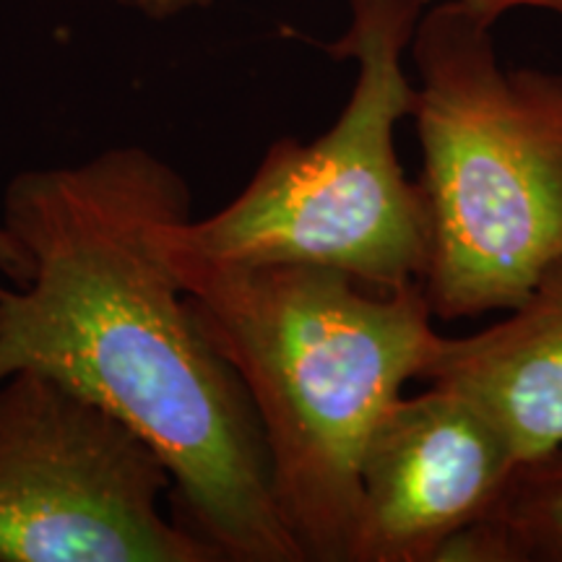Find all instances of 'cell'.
Masks as SVG:
<instances>
[{
  "label": "cell",
  "mask_w": 562,
  "mask_h": 562,
  "mask_svg": "<svg viewBox=\"0 0 562 562\" xmlns=\"http://www.w3.org/2000/svg\"><path fill=\"white\" fill-rule=\"evenodd\" d=\"M188 214L186 178L140 146L19 172L0 214L21 256L19 281H0V381L50 372L144 435L214 562H302L248 393L167 258Z\"/></svg>",
  "instance_id": "obj_1"
},
{
  "label": "cell",
  "mask_w": 562,
  "mask_h": 562,
  "mask_svg": "<svg viewBox=\"0 0 562 562\" xmlns=\"http://www.w3.org/2000/svg\"><path fill=\"white\" fill-rule=\"evenodd\" d=\"M167 258L248 393L302 562H349L372 427L425 378L442 339L425 290H372L318 266Z\"/></svg>",
  "instance_id": "obj_2"
},
{
  "label": "cell",
  "mask_w": 562,
  "mask_h": 562,
  "mask_svg": "<svg viewBox=\"0 0 562 562\" xmlns=\"http://www.w3.org/2000/svg\"><path fill=\"white\" fill-rule=\"evenodd\" d=\"M495 26L469 0H442L406 55L435 321L510 311L562 252V70L508 66Z\"/></svg>",
  "instance_id": "obj_3"
},
{
  "label": "cell",
  "mask_w": 562,
  "mask_h": 562,
  "mask_svg": "<svg viewBox=\"0 0 562 562\" xmlns=\"http://www.w3.org/2000/svg\"><path fill=\"white\" fill-rule=\"evenodd\" d=\"M430 0H347L349 24L328 47L355 83L328 131L273 140L220 211L167 229L175 256L235 266H318L372 290L422 284L427 214L398 159L396 131L414 102L412 34Z\"/></svg>",
  "instance_id": "obj_4"
},
{
  "label": "cell",
  "mask_w": 562,
  "mask_h": 562,
  "mask_svg": "<svg viewBox=\"0 0 562 562\" xmlns=\"http://www.w3.org/2000/svg\"><path fill=\"white\" fill-rule=\"evenodd\" d=\"M157 448L42 370L0 381V562H214Z\"/></svg>",
  "instance_id": "obj_5"
},
{
  "label": "cell",
  "mask_w": 562,
  "mask_h": 562,
  "mask_svg": "<svg viewBox=\"0 0 562 562\" xmlns=\"http://www.w3.org/2000/svg\"><path fill=\"white\" fill-rule=\"evenodd\" d=\"M518 461L467 393L442 383L402 393L364 446L349 562H438L492 508Z\"/></svg>",
  "instance_id": "obj_6"
},
{
  "label": "cell",
  "mask_w": 562,
  "mask_h": 562,
  "mask_svg": "<svg viewBox=\"0 0 562 562\" xmlns=\"http://www.w3.org/2000/svg\"><path fill=\"white\" fill-rule=\"evenodd\" d=\"M422 381L467 393L521 459L562 442V252L501 321L442 336Z\"/></svg>",
  "instance_id": "obj_7"
},
{
  "label": "cell",
  "mask_w": 562,
  "mask_h": 562,
  "mask_svg": "<svg viewBox=\"0 0 562 562\" xmlns=\"http://www.w3.org/2000/svg\"><path fill=\"white\" fill-rule=\"evenodd\" d=\"M438 562H562V442L524 456L492 508Z\"/></svg>",
  "instance_id": "obj_8"
},
{
  "label": "cell",
  "mask_w": 562,
  "mask_h": 562,
  "mask_svg": "<svg viewBox=\"0 0 562 562\" xmlns=\"http://www.w3.org/2000/svg\"><path fill=\"white\" fill-rule=\"evenodd\" d=\"M131 3L144 13H149V16L165 19V16H175V13L193 9V5H206L209 0H131ZM469 3H474L476 9L487 11L490 16L497 21L510 11H542L562 19V0H469Z\"/></svg>",
  "instance_id": "obj_9"
},
{
  "label": "cell",
  "mask_w": 562,
  "mask_h": 562,
  "mask_svg": "<svg viewBox=\"0 0 562 562\" xmlns=\"http://www.w3.org/2000/svg\"><path fill=\"white\" fill-rule=\"evenodd\" d=\"M0 273L9 281H19L21 277V256L16 245L11 243L9 232L3 229V224H0Z\"/></svg>",
  "instance_id": "obj_10"
}]
</instances>
